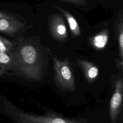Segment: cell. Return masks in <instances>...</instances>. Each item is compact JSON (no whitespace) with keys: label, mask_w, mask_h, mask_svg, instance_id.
<instances>
[{"label":"cell","mask_w":123,"mask_h":123,"mask_svg":"<svg viewBox=\"0 0 123 123\" xmlns=\"http://www.w3.org/2000/svg\"><path fill=\"white\" fill-rule=\"evenodd\" d=\"M15 64V72L35 80L41 76L40 56L33 45H21L16 51L11 52Z\"/></svg>","instance_id":"cell-1"},{"label":"cell","mask_w":123,"mask_h":123,"mask_svg":"<svg viewBox=\"0 0 123 123\" xmlns=\"http://www.w3.org/2000/svg\"><path fill=\"white\" fill-rule=\"evenodd\" d=\"M13 49V45L10 40L0 36V52L10 54Z\"/></svg>","instance_id":"cell-11"},{"label":"cell","mask_w":123,"mask_h":123,"mask_svg":"<svg viewBox=\"0 0 123 123\" xmlns=\"http://www.w3.org/2000/svg\"><path fill=\"white\" fill-rule=\"evenodd\" d=\"M14 17L12 16L11 14L6 12L0 11V19L1 18H7V19H12Z\"/></svg>","instance_id":"cell-14"},{"label":"cell","mask_w":123,"mask_h":123,"mask_svg":"<svg viewBox=\"0 0 123 123\" xmlns=\"http://www.w3.org/2000/svg\"><path fill=\"white\" fill-rule=\"evenodd\" d=\"M55 71V79L57 84L65 91H74L75 89L74 78L68 62L56 57L53 58Z\"/></svg>","instance_id":"cell-3"},{"label":"cell","mask_w":123,"mask_h":123,"mask_svg":"<svg viewBox=\"0 0 123 123\" xmlns=\"http://www.w3.org/2000/svg\"><path fill=\"white\" fill-rule=\"evenodd\" d=\"M7 70L2 66L0 65V76L3 75L7 74Z\"/></svg>","instance_id":"cell-15"},{"label":"cell","mask_w":123,"mask_h":123,"mask_svg":"<svg viewBox=\"0 0 123 123\" xmlns=\"http://www.w3.org/2000/svg\"><path fill=\"white\" fill-rule=\"evenodd\" d=\"M123 82L122 77H119L115 84L114 93L111 98L109 113L111 121L115 122L120 113L123 101Z\"/></svg>","instance_id":"cell-4"},{"label":"cell","mask_w":123,"mask_h":123,"mask_svg":"<svg viewBox=\"0 0 123 123\" xmlns=\"http://www.w3.org/2000/svg\"><path fill=\"white\" fill-rule=\"evenodd\" d=\"M118 42H119V54L123 60V24L122 22H121L119 30L118 35Z\"/></svg>","instance_id":"cell-12"},{"label":"cell","mask_w":123,"mask_h":123,"mask_svg":"<svg viewBox=\"0 0 123 123\" xmlns=\"http://www.w3.org/2000/svg\"><path fill=\"white\" fill-rule=\"evenodd\" d=\"M49 29L52 36L57 40L63 41L66 39L67 33L64 22L61 17L54 15L49 23Z\"/></svg>","instance_id":"cell-5"},{"label":"cell","mask_w":123,"mask_h":123,"mask_svg":"<svg viewBox=\"0 0 123 123\" xmlns=\"http://www.w3.org/2000/svg\"><path fill=\"white\" fill-rule=\"evenodd\" d=\"M66 2L71 3L72 4L78 5H85L86 3V0H61Z\"/></svg>","instance_id":"cell-13"},{"label":"cell","mask_w":123,"mask_h":123,"mask_svg":"<svg viewBox=\"0 0 123 123\" xmlns=\"http://www.w3.org/2000/svg\"><path fill=\"white\" fill-rule=\"evenodd\" d=\"M9 111L18 123H86L85 121L62 118L51 115H40L20 111L11 104Z\"/></svg>","instance_id":"cell-2"},{"label":"cell","mask_w":123,"mask_h":123,"mask_svg":"<svg viewBox=\"0 0 123 123\" xmlns=\"http://www.w3.org/2000/svg\"><path fill=\"white\" fill-rule=\"evenodd\" d=\"M55 8L57 9H59V11L62 12V13L65 16V17H66L72 34L74 36H79L81 32L79 25L74 18L67 11L62 9H61L59 7H56Z\"/></svg>","instance_id":"cell-8"},{"label":"cell","mask_w":123,"mask_h":123,"mask_svg":"<svg viewBox=\"0 0 123 123\" xmlns=\"http://www.w3.org/2000/svg\"><path fill=\"white\" fill-rule=\"evenodd\" d=\"M0 65L6 70L15 71V64L13 58L11 53L10 54L0 52Z\"/></svg>","instance_id":"cell-9"},{"label":"cell","mask_w":123,"mask_h":123,"mask_svg":"<svg viewBox=\"0 0 123 123\" xmlns=\"http://www.w3.org/2000/svg\"><path fill=\"white\" fill-rule=\"evenodd\" d=\"M24 26V24L15 18L0 19V31L4 33L12 35L23 28Z\"/></svg>","instance_id":"cell-6"},{"label":"cell","mask_w":123,"mask_h":123,"mask_svg":"<svg viewBox=\"0 0 123 123\" xmlns=\"http://www.w3.org/2000/svg\"><path fill=\"white\" fill-rule=\"evenodd\" d=\"M80 64L82 67L85 76L88 81L92 82L97 77L98 74V68L92 63L86 62H80Z\"/></svg>","instance_id":"cell-7"},{"label":"cell","mask_w":123,"mask_h":123,"mask_svg":"<svg viewBox=\"0 0 123 123\" xmlns=\"http://www.w3.org/2000/svg\"><path fill=\"white\" fill-rule=\"evenodd\" d=\"M108 38V33L104 32L99 34L94 38L93 43L94 46L98 48H102L106 45Z\"/></svg>","instance_id":"cell-10"}]
</instances>
